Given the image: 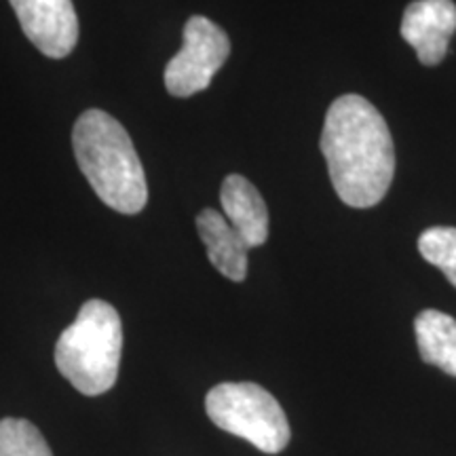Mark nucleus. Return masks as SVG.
Instances as JSON below:
<instances>
[{"label":"nucleus","mask_w":456,"mask_h":456,"mask_svg":"<svg viewBox=\"0 0 456 456\" xmlns=\"http://www.w3.org/2000/svg\"><path fill=\"white\" fill-rule=\"evenodd\" d=\"M322 152L332 186L342 201L363 209L383 201L395 174L389 125L366 98L342 95L323 123Z\"/></svg>","instance_id":"1"},{"label":"nucleus","mask_w":456,"mask_h":456,"mask_svg":"<svg viewBox=\"0 0 456 456\" xmlns=\"http://www.w3.org/2000/svg\"><path fill=\"white\" fill-rule=\"evenodd\" d=\"M78 169L108 208L134 216L146 208L148 186L127 129L98 108L85 110L72 129Z\"/></svg>","instance_id":"2"},{"label":"nucleus","mask_w":456,"mask_h":456,"mask_svg":"<svg viewBox=\"0 0 456 456\" xmlns=\"http://www.w3.org/2000/svg\"><path fill=\"white\" fill-rule=\"evenodd\" d=\"M121 351V315L110 302L94 298L57 338L55 366L78 393L98 397L117 383Z\"/></svg>","instance_id":"3"},{"label":"nucleus","mask_w":456,"mask_h":456,"mask_svg":"<svg viewBox=\"0 0 456 456\" xmlns=\"http://www.w3.org/2000/svg\"><path fill=\"white\" fill-rule=\"evenodd\" d=\"M205 412L218 429L241 437L265 454H279L292 437L281 403L256 383L212 387L205 395Z\"/></svg>","instance_id":"4"},{"label":"nucleus","mask_w":456,"mask_h":456,"mask_svg":"<svg viewBox=\"0 0 456 456\" xmlns=\"http://www.w3.org/2000/svg\"><path fill=\"white\" fill-rule=\"evenodd\" d=\"M231 55V41L218 24L192 15L184 26V45L165 68V87L175 98H191L205 91Z\"/></svg>","instance_id":"5"},{"label":"nucleus","mask_w":456,"mask_h":456,"mask_svg":"<svg viewBox=\"0 0 456 456\" xmlns=\"http://www.w3.org/2000/svg\"><path fill=\"white\" fill-rule=\"evenodd\" d=\"M21 30L51 60L70 55L78 43V17L72 0H9Z\"/></svg>","instance_id":"6"},{"label":"nucleus","mask_w":456,"mask_h":456,"mask_svg":"<svg viewBox=\"0 0 456 456\" xmlns=\"http://www.w3.org/2000/svg\"><path fill=\"white\" fill-rule=\"evenodd\" d=\"M456 32V4L452 0H416L403 11L402 37L425 66H437L448 53Z\"/></svg>","instance_id":"7"},{"label":"nucleus","mask_w":456,"mask_h":456,"mask_svg":"<svg viewBox=\"0 0 456 456\" xmlns=\"http://www.w3.org/2000/svg\"><path fill=\"white\" fill-rule=\"evenodd\" d=\"M220 203L228 224L241 235L249 249L269 239V209L252 182L237 174L228 175L222 182Z\"/></svg>","instance_id":"8"},{"label":"nucleus","mask_w":456,"mask_h":456,"mask_svg":"<svg viewBox=\"0 0 456 456\" xmlns=\"http://www.w3.org/2000/svg\"><path fill=\"white\" fill-rule=\"evenodd\" d=\"M197 231L208 249V258L214 269L231 281H243L248 275V243L228 224L224 214L216 209H203L197 216Z\"/></svg>","instance_id":"9"},{"label":"nucleus","mask_w":456,"mask_h":456,"mask_svg":"<svg viewBox=\"0 0 456 456\" xmlns=\"http://www.w3.org/2000/svg\"><path fill=\"white\" fill-rule=\"evenodd\" d=\"M414 332L420 359L456 376V319L442 311L427 309L416 317Z\"/></svg>","instance_id":"10"},{"label":"nucleus","mask_w":456,"mask_h":456,"mask_svg":"<svg viewBox=\"0 0 456 456\" xmlns=\"http://www.w3.org/2000/svg\"><path fill=\"white\" fill-rule=\"evenodd\" d=\"M0 456H53L47 440L26 419L0 420Z\"/></svg>","instance_id":"11"},{"label":"nucleus","mask_w":456,"mask_h":456,"mask_svg":"<svg viewBox=\"0 0 456 456\" xmlns=\"http://www.w3.org/2000/svg\"><path fill=\"white\" fill-rule=\"evenodd\" d=\"M419 252L429 265L437 266L456 288V228H427L419 237Z\"/></svg>","instance_id":"12"}]
</instances>
